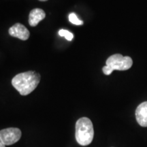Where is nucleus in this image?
<instances>
[{"label":"nucleus","instance_id":"nucleus-1","mask_svg":"<svg viewBox=\"0 0 147 147\" xmlns=\"http://www.w3.org/2000/svg\"><path fill=\"white\" fill-rule=\"evenodd\" d=\"M40 75L35 71L20 73L12 78V86L21 95L30 94L38 87L40 81Z\"/></svg>","mask_w":147,"mask_h":147},{"label":"nucleus","instance_id":"nucleus-2","mask_svg":"<svg viewBox=\"0 0 147 147\" xmlns=\"http://www.w3.org/2000/svg\"><path fill=\"white\" fill-rule=\"evenodd\" d=\"M94 136V129L91 121L87 117L79 119L76 123V140L81 146L91 144Z\"/></svg>","mask_w":147,"mask_h":147},{"label":"nucleus","instance_id":"nucleus-3","mask_svg":"<svg viewBox=\"0 0 147 147\" xmlns=\"http://www.w3.org/2000/svg\"><path fill=\"white\" fill-rule=\"evenodd\" d=\"M133 61L129 57H123L121 54H115L106 60V65L103 67L102 71L105 75H110L114 70H127L132 66Z\"/></svg>","mask_w":147,"mask_h":147},{"label":"nucleus","instance_id":"nucleus-4","mask_svg":"<svg viewBox=\"0 0 147 147\" xmlns=\"http://www.w3.org/2000/svg\"><path fill=\"white\" fill-rule=\"evenodd\" d=\"M21 138V131L18 128L10 127L0 131V139L5 145H12Z\"/></svg>","mask_w":147,"mask_h":147},{"label":"nucleus","instance_id":"nucleus-5","mask_svg":"<svg viewBox=\"0 0 147 147\" xmlns=\"http://www.w3.org/2000/svg\"><path fill=\"white\" fill-rule=\"evenodd\" d=\"M9 34L21 40H27L29 38L30 33L26 27L21 23H16L9 29Z\"/></svg>","mask_w":147,"mask_h":147},{"label":"nucleus","instance_id":"nucleus-6","mask_svg":"<svg viewBox=\"0 0 147 147\" xmlns=\"http://www.w3.org/2000/svg\"><path fill=\"white\" fill-rule=\"evenodd\" d=\"M136 118L140 126L147 127V102L141 103L136 110Z\"/></svg>","mask_w":147,"mask_h":147},{"label":"nucleus","instance_id":"nucleus-7","mask_svg":"<svg viewBox=\"0 0 147 147\" xmlns=\"http://www.w3.org/2000/svg\"><path fill=\"white\" fill-rule=\"evenodd\" d=\"M46 14L43 10L40 8H35L29 13V23L31 26L36 27L44 18H45Z\"/></svg>","mask_w":147,"mask_h":147},{"label":"nucleus","instance_id":"nucleus-8","mask_svg":"<svg viewBox=\"0 0 147 147\" xmlns=\"http://www.w3.org/2000/svg\"><path fill=\"white\" fill-rule=\"evenodd\" d=\"M59 35L61 37H64L68 41H71L74 38V35L72 33L69 32V31L65 30V29H61V30L59 31Z\"/></svg>","mask_w":147,"mask_h":147},{"label":"nucleus","instance_id":"nucleus-9","mask_svg":"<svg viewBox=\"0 0 147 147\" xmlns=\"http://www.w3.org/2000/svg\"><path fill=\"white\" fill-rule=\"evenodd\" d=\"M69 21L74 25H81L83 24V22L77 17L76 14L75 13H70L69 14Z\"/></svg>","mask_w":147,"mask_h":147},{"label":"nucleus","instance_id":"nucleus-10","mask_svg":"<svg viewBox=\"0 0 147 147\" xmlns=\"http://www.w3.org/2000/svg\"><path fill=\"white\" fill-rule=\"evenodd\" d=\"M5 145L3 144V142L1 141V140L0 139V147H5Z\"/></svg>","mask_w":147,"mask_h":147},{"label":"nucleus","instance_id":"nucleus-11","mask_svg":"<svg viewBox=\"0 0 147 147\" xmlns=\"http://www.w3.org/2000/svg\"><path fill=\"white\" fill-rule=\"evenodd\" d=\"M39 1H48V0H39Z\"/></svg>","mask_w":147,"mask_h":147}]
</instances>
